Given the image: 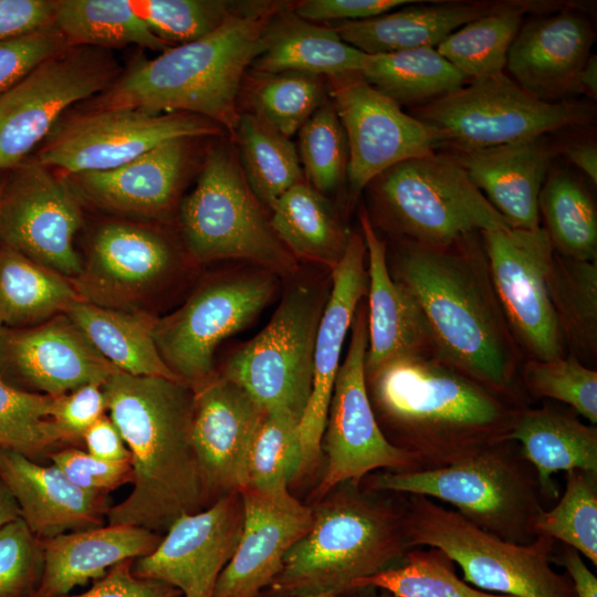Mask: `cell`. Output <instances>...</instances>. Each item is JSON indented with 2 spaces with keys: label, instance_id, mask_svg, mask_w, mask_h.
Masks as SVG:
<instances>
[{
  "label": "cell",
  "instance_id": "6da1fadb",
  "mask_svg": "<svg viewBox=\"0 0 597 597\" xmlns=\"http://www.w3.org/2000/svg\"><path fill=\"white\" fill-rule=\"evenodd\" d=\"M389 272L412 295L436 355L485 387L523 401V353L494 290L481 233L446 247L398 241Z\"/></svg>",
  "mask_w": 597,
  "mask_h": 597
},
{
  "label": "cell",
  "instance_id": "7a4b0ae2",
  "mask_svg": "<svg viewBox=\"0 0 597 597\" xmlns=\"http://www.w3.org/2000/svg\"><path fill=\"white\" fill-rule=\"evenodd\" d=\"M387 440L422 470L451 465L506 440L524 402L503 396L436 354L394 357L365 371Z\"/></svg>",
  "mask_w": 597,
  "mask_h": 597
},
{
  "label": "cell",
  "instance_id": "3957f363",
  "mask_svg": "<svg viewBox=\"0 0 597 597\" xmlns=\"http://www.w3.org/2000/svg\"><path fill=\"white\" fill-rule=\"evenodd\" d=\"M102 389L133 468V489L109 506L108 524L160 534L179 516L209 506L190 440L193 389L180 380L121 370Z\"/></svg>",
  "mask_w": 597,
  "mask_h": 597
},
{
  "label": "cell",
  "instance_id": "277c9868",
  "mask_svg": "<svg viewBox=\"0 0 597 597\" xmlns=\"http://www.w3.org/2000/svg\"><path fill=\"white\" fill-rule=\"evenodd\" d=\"M282 7L265 2L231 11L218 29L199 40L171 46L150 60L136 57L108 90L91 98L85 111L188 113L223 126L234 137L241 78L261 52L264 31Z\"/></svg>",
  "mask_w": 597,
  "mask_h": 597
},
{
  "label": "cell",
  "instance_id": "5b68a950",
  "mask_svg": "<svg viewBox=\"0 0 597 597\" xmlns=\"http://www.w3.org/2000/svg\"><path fill=\"white\" fill-rule=\"evenodd\" d=\"M308 532L287 552L280 572L260 596L348 593L411 549L405 505L345 482L314 502Z\"/></svg>",
  "mask_w": 597,
  "mask_h": 597
},
{
  "label": "cell",
  "instance_id": "8992f818",
  "mask_svg": "<svg viewBox=\"0 0 597 597\" xmlns=\"http://www.w3.org/2000/svg\"><path fill=\"white\" fill-rule=\"evenodd\" d=\"M364 490L423 495L446 502L476 526L513 543L527 544L545 510L536 472L513 440L438 469L373 472Z\"/></svg>",
  "mask_w": 597,
  "mask_h": 597
},
{
  "label": "cell",
  "instance_id": "52a82bcc",
  "mask_svg": "<svg viewBox=\"0 0 597 597\" xmlns=\"http://www.w3.org/2000/svg\"><path fill=\"white\" fill-rule=\"evenodd\" d=\"M366 188L376 220L398 241L446 247L511 228L447 153L396 164Z\"/></svg>",
  "mask_w": 597,
  "mask_h": 597
},
{
  "label": "cell",
  "instance_id": "ba28073f",
  "mask_svg": "<svg viewBox=\"0 0 597 597\" xmlns=\"http://www.w3.org/2000/svg\"><path fill=\"white\" fill-rule=\"evenodd\" d=\"M404 505L411 548L440 549L479 589L512 597H577L568 574L552 566L555 540L505 541L423 495H407Z\"/></svg>",
  "mask_w": 597,
  "mask_h": 597
},
{
  "label": "cell",
  "instance_id": "9c48e42d",
  "mask_svg": "<svg viewBox=\"0 0 597 597\" xmlns=\"http://www.w3.org/2000/svg\"><path fill=\"white\" fill-rule=\"evenodd\" d=\"M186 249L199 263L245 260L276 275H292L296 260L273 231L243 169L223 148L206 156L192 191L179 207Z\"/></svg>",
  "mask_w": 597,
  "mask_h": 597
},
{
  "label": "cell",
  "instance_id": "30bf717a",
  "mask_svg": "<svg viewBox=\"0 0 597 597\" xmlns=\"http://www.w3.org/2000/svg\"><path fill=\"white\" fill-rule=\"evenodd\" d=\"M417 106L413 117L438 135V147L469 150L591 124L589 104L540 100L503 73L471 80Z\"/></svg>",
  "mask_w": 597,
  "mask_h": 597
},
{
  "label": "cell",
  "instance_id": "8fae6325",
  "mask_svg": "<svg viewBox=\"0 0 597 597\" xmlns=\"http://www.w3.org/2000/svg\"><path fill=\"white\" fill-rule=\"evenodd\" d=\"M326 289L316 280L291 284L265 327L233 352L219 374L241 386L265 412H283L301 421L312 390Z\"/></svg>",
  "mask_w": 597,
  "mask_h": 597
},
{
  "label": "cell",
  "instance_id": "7c38bea8",
  "mask_svg": "<svg viewBox=\"0 0 597 597\" xmlns=\"http://www.w3.org/2000/svg\"><path fill=\"white\" fill-rule=\"evenodd\" d=\"M277 276L265 269L217 275L156 320V346L179 380L196 390L217 375V346L259 316L276 292Z\"/></svg>",
  "mask_w": 597,
  "mask_h": 597
},
{
  "label": "cell",
  "instance_id": "4fadbf2b",
  "mask_svg": "<svg viewBox=\"0 0 597 597\" xmlns=\"http://www.w3.org/2000/svg\"><path fill=\"white\" fill-rule=\"evenodd\" d=\"M122 69L111 51L66 46L0 95V169L27 159L73 104L108 90Z\"/></svg>",
  "mask_w": 597,
  "mask_h": 597
},
{
  "label": "cell",
  "instance_id": "5bb4252c",
  "mask_svg": "<svg viewBox=\"0 0 597 597\" xmlns=\"http://www.w3.org/2000/svg\"><path fill=\"white\" fill-rule=\"evenodd\" d=\"M350 341L339 365L322 438L325 471L312 493L323 499L342 483L359 484L368 474L385 470H422L416 457L391 444L378 426L365 378L368 346L367 305L360 302L350 326Z\"/></svg>",
  "mask_w": 597,
  "mask_h": 597
},
{
  "label": "cell",
  "instance_id": "9a60e30c",
  "mask_svg": "<svg viewBox=\"0 0 597 597\" xmlns=\"http://www.w3.org/2000/svg\"><path fill=\"white\" fill-rule=\"evenodd\" d=\"M220 133L219 125L188 113L139 108L85 111L53 128L34 157L64 175L122 166L172 139Z\"/></svg>",
  "mask_w": 597,
  "mask_h": 597
},
{
  "label": "cell",
  "instance_id": "2e32d148",
  "mask_svg": "<svg viewBox=\"0 0 597 597\" xmlns=\"http://www.w3.org/2000/svg\"><path fill=\"white\" fill-rule=\"evenodd\" d=\"M81 200L64 176L38 160L8 169L0 184V242L71 280L83 262L74 248Z\"/></svg>",
  "mask_w": 597,
  "mask_h": 597
},
{
  "label": "cell",
  "instance_id": "e0dca14e",
  "mask_svg": "<svg viewBox=\"0 0 597 597\" xmlns=\"http://www.w3.org/2000/svg\"><path fill=\"white\" fill-rule=\"evenodd\" d=\"M494 290L513 336L527 359L566 355L547 276L554 258L543 227L481 232Z\"/></svg>",
  "mask_w": 597,
  "mask_h": 597
},
{
  "label": "cell",
  "instance_id": "ac0fdd59",
  "mask_svg": "<svg viewBox=\"0 0 597 597\" xmlns=\"http://www.w3.org/2000/svg\"><path fill=\"white\" fill-rule=\"evenodd\" d=\"M170 239L155 227L128 220L100 223L86 262L73 283L84 301L127 311L163 287L180 265Z\"/></svg>",
  "mask_w": 597,
  "mask_h": 597
},
{
  "label": "cell",
  "instance_id": "d6986e66",
  "mask_svg": "<svg viewBox=\"0 0 597 597\" xmlns=\"http://www.w3.org/2000/svg\"><path fill=\"white\" fill-rule=\"evenodd\" d=\"M331 80L333 106L347 138L352 196L396 164L434 153L439 145L436 132L402 112L360 74Z\"/></svg>",
  "mask_w": 597,
  "mask_h": 597
},
{
  "label": "cell",
  "instance_id": "ffe728a7",
  "mask_svg": "<svg viewBox=\"0 0 597 597\" xmlns=\"http://www.w3.org/2000/svg\"><path fill=\"white\" fill-rule=\"evenodd\" d=\"M242 526V499L234 491L199 512L179 516L150 554L134 559L133 574L168 584L181 597H213Z\"/></svg>",
  "mask_w": 597,
  "mask_h": 597
},
{
  "label": "cell",
  "instance_id": "44dd1931",
  "mask_svg": "<svg viewBox=\"0 0 597 597\" xmlns=\"http://www.w3.org/2000/svg\"><path fill=\"white\" fill-rule=\"evenodd\" d=\"M118 370L65 315L34 326H0V377L32 392L57 397L102 385Z\"/></svg>",
  "mask_w": 597,
  "mask_h": 597
},
{
  "label": "cell",
  "instance_id": "7402d4cb",
  "mask_svg": "<svg viewBox=\"0 0 597 597\" xmlns=\"http://www.w3.org/2000/svg\"><path fill=\"white\" fill-rule=\"evenodd\" d=\"M239 492L242 532L217 580L213 597H259L313 523L312 506L295 499L289 486L243 488Z\"/></svg>",
  "mask_w": 597,
  "mask_h": 597
},
{
  "label": "cell",
  "instance_id": "603a6c76",
  "mask_svg": "<svg viewBox=\"0 0 597 597\" xmlns=\"http://www.w3.org/2000/svg\"><path fill=\"white\" fill-rule=\"evenodd\" d=\"M193 391L190 440L211 505L241 488L245 459L265 411L241 386L218 374Z\"/></svg>",
  "mask_w": 597,
  "mask_h": 597
},
{
  "label": "cell",
  "instance_id": "cb8c5ba5",
  "mask_svg": "<svg viewBox=\"0 0 597 597\" xmlns=\"http://www.w3.org/2000/svg\"><path fill=\"white\" fill-rule=\"evenodd\" d=\"M365 258L363 235L350 232L345 252L332 270V286L315 337L312 390L300 421L303 472L313 469L322 454V438L343 345L357 306L367 293Z\"/></svg>",
  "mask_w": 597,
  "mask_h": 597
},
{
  "label": "cell",
  "instance_id": "d4e9b609",
  "mask_svg": "<svg viewBox=\"0 0 597 597\" xmlns=\"http://www.w3.org/2000/svg\"><path fill=\"white\" fill-rule=\"evenodd\" d=\"M595 31L578 6L523 23L506 57L511 78L533 96L553 102L577 93Z\"/></svg>",
  "mask_w": 597,
  "mask_h": 597
},
{
  "label": "cell",
  "instance_id": "484cf974",
  "mask_svg": "<svg viewBox=\"0 0 597 597\" xmlns=\"http://www.w3.org/2000/svg\"><path fill=\"white\" fill-rule=\"evenodd\" d=\"M188 140H168L113 169L62 175L81 201L112 213L161 218L177 198L188 161Z\"/></svg>",
  "mask_w": 597,
  "mask_h": 597
},
{
  "label": "cell",
  "instance_id": "4316f807",
  "mask_svg": "<svg viewBox=\"0 0 597 597\" xmlns=\"http://www.w3.org/2000/svg\"><path fill=\"white\" fill-rule=\"evenodd\" d=\"M447 154L511 228L541 227L538 196L556 154L546 135Z\"/></svg>",
  "mask_w": 597,
  "mask_h": 597
},
{
  "label": "cell",
  "instance_id": "83f0119b",
  "mask_svg": "<svg viewBox=\"0 0 597 597\" xmlns=\"http://www.w3.org/2000/svg\"><path fill=\"white\" fill-rule=\"evenodd\" d=\"M0 480L15 500L20 517L40 541L105 525L107 495L78 488L54 464L41 465L0 449Z\"/></svg>",
  "mask_w": 597,
  "mask_h": 597
},
{
  "label": "cell",
  "instance_id": "f1b7e54d",
  "mask_svg": "<svg viewBox=\"0 0 597 597\" xmlns=\"http://www.w3.org/2000/svg\"><path fill=\"white\" fill-rule=\"evenodd\" d=\"M359 222L368 259L365 371L397 356L436 354L425 316L412 295L391 276L386 242L365 210L360 211Z\"/></svg>",
  "mask_w": 597,
  "mask_h": 597
},
{
  "label": "cell",
  "instance_id": "f546056e",
  "mask_svg": "<svg viewBox=\"0 0 597 597\" xmlns=\"http://www.w3.org/2000/svg\"><path fill=\"white\" fill-rule=\"evenodd\" d=\"M161 535L139 526L107 524L41 542L43 570L32 597H61L113 566L150 554Z\"/></svg>",
  "mask_w": 597,
  "mask_h": 597
},
{
  "label": "cell",
  "instance_id": "4dcf8cb0",
  "mask_svg": "<svg viewBox=\"0 0 597 597\" xmlns=\"http://www.w3.org/2000/svg\"><path fill=\"white\" fill-rule=\"evenodd\" d=\"M378 17L331 25L347 44L366 54L436 48L464 24L494 13L510 1H422Z\"/></svg>",
  "mask_w": 597,
  "mask_h": 597
},
{
  "label": "cell",
  "instance_id": "1f68e13d",
  "mask_svg": "<svg viewBox=\"0 0 597 597\" xmlns=\"http://www.w3.org/2000/svg\"><path fill=\"white\" fill-rule=\"evenodd\" d=\"M534 468L542 499L553 501L558 489L553 474L580 469L597 473V428L580 421L576 412L555 407H524L510 433Z\"/></svg>",
  "mask_w": 597,
  "mask_h": 597
},
{
  "label": "cell",
  "instance_id": "d6a6232c",
  "mask_svg": "<svg viewBox=\"0 0 597 597\" xmlns=\"http://www.w3.org/2000/svg\"><path fill=\"white\" fill-rule=\"evenodd\" d=\"M367 55L344 42L331 25L281 9L268 24L251 66L264 75L294 71L338 78L360 74Z\"/></svg>",
  "mask_w": 597,
  "mask_h": 597
},
{
  "label": "cell",
  "instance_id": "836d02e7",
  "mask_svg": "<svg viewBox=\"0 0 597 597\" xmlns=\"http://www.w3.org/2000/svg\"><path fill=\"white\" fill-rule=\"evenodd\" d=\"M64 314L118 370L134 376L179 380L156 346L157 317L142 310L104 307L84 300L74 303Z\"/></svg>",
  "mask_w": 597,
  "mask_h": 597
},
{
  "label": "cell",
  "instance_id": "e575fe53",
  "mask_svg": "<svg viewBox=\"0 0 597 597\" xmlns=\"http://www.w3.org/2000/svg\"><path fill=\"white\" fill-rule=\"evenodd\" d=\"M82 300L71 279L0 242V326H34Z\"/></svg>",
  "mask_w": 597,
  "mask_h": 597
},
{
  "label": "cell",
  "instance_id": "d590c367",
  "mask_svg": "<svg viewBox=\"0 0 597 597\" xmlns=\"http://www.w3.org/2000/svg\"><path fill=\"white\" fill-rule=\"evenodd\" d=\"M274 233L296 260L331 271L342 259L348 237L323 193L304 181L285 191L271 207Z\"/></svg>",
  "mask_w": 597,
  "mask_h": 597
},
{
  "label": "cell",
  "instance_id": "8d00e7d4",
  "mask_svg": "<svg viewBox=\"0 0 597 597\" xmlns=\"http://www.w3.org/2000/svg\"><path fill=\"white\" fill-rule=\"evenodd\" d=\"M574 4L512 0L509 7L459 28L436 49L467 81L500 74L525 13H552Z\"/></svg>",
  "mask_w": 597,
  "mask_h": 597
},
{
  "label": "cell",
  "instance_id": "74e56055",
  "mask_svg": "<svg viewBox=\"0 0 597 597\" xmlns=\"http://www.w3.org/2000/svg\"><path fill=\"white\" fill-rule=\"evenodd\" d=\"M360 76L398 105L418 106L468 82L436 48L368 54Z\"/></svg>",
  "mask_w": 597,
  "mask_h": 597
},
{
  "label": "cell",
  "instance_id": "f35d334b",
  "mask_svg": "<svg viewBox=\"0 0 597 597\" xmlns=\"http://www.w3.org/2000/svg\"><path fill=\"white\" fill-rule=\"evenodd\" d=\"M547 289L568 354L591 365L597 357V261L554 253Z\"/></svg>",
  "mask_w": 597,
  "mask_h": 597
},
{
  "label": "cell",
  "instance_id": "ab89813d",
  "mask_svg": "<svg viewBox=\"0 0 597 597\" xmlns=\"http://www.w3.org/2000/svg\"><path fill=\"white\" fill-rule=\"evenodd\" d=\"M53 24L67 46L111 51L134 44L161 52L171 48L150 31L129 0H59Z\"/></svg>",
  "mask_w": 597,
  "mask_h": 597
},
{
  "label": "cell",
  "instance_id": "60d3db41",
  "mask_svg": "<svg viewBox=\"0 0 597 597\" xmlns=\"http://www.w3.org/2000/svg\"><path fill=\"white\" fill-rule=\"evenodd\" d=\"M538 212L556 254L580 261H597V212L584 186L565 172L547 176Z\"/></svg>",
  "mask_w": 597,
  "mask_h": 597
},
{
  "label": "cell",
  "instance_id": "b9f144b4",
  "mask_svg": "<svg viewBox=\"0 0 597 597\" xmlns=\"http://www.w3.org/2000/svg\"><path fill=\"white\" fill-rule=\"evenodd\" d=\"M243 172L256 198L270 209L291 187L303 181L296 149L255 114L240 115L235 135Z\"/></svg>",
  "mask_w": 597,
  "mask_h": 597
},
{
  "label": "cell",
  "instance_id": "7bdbcfd3",
  "mask_svg": "<svg viewBox=\"0 0 597 597\" xmlns=\"http://www.w3.org/2000/svg\"><path fill=\"white\" fill-rule=\"evenodd\" d=\"M377 588L396 597H512L473 588L455 574L454 563L440 549L413 547L398 567L355 580L348 593Z\"/></svg>",
  "mask_w": 597,
  "mask_h": 597
},
{
  "label": "cell",
  "instance_id": "ee69618b",
  "mask_svg": "<svg viewBox=\"0 0 597 597\" xmlns=\"http://www.w3.org/2000/svg\"><path fill=\"white\" fill-rule=\"evenodd\" d=\"M301 473L300 420L283 412H265L251 442L240 489L289 486Z\"/></svg>",
  "mask_w": 597,
  "mask_h": 597
},
{
  "label": "cell",
  "instance_id": "f6af8a7d",
  "mask_svg": "<svg viewBox=\"0 0 597 597\" xmlns=\"http://www.w3.org/2000/svg\"><path fill=\"white\" fill-rule=\"evenodd\" d=\"M559 501L536 519L535 535L561 541L597 565V473L573 469L566 472Z\"/></svg>",
  "mask_w": 597,
  "mask_h": 597
},
{
  "label": "cell",
  "instance_id": "bcb514c9",
  "mask_svg": "<svg viewBox=\"0 0 597 597\" xmlns=\"http://www.w3.org/2000/svg\"><path fill=\"white\" fill-rule=\"evenodd\" d=\"M53 399L17 388L0 377V449L33 460L66 442L50 418Z\"/></svg>",
  "mask_w": 597,
  "mask_h": 597
},
{
  "label": "cell",
  "instance_id": "7dc6e473",
  "mask_svg": "<svg viewBox=\"0 0 597 597\" xmlns=\"http://www.w3.org/2000/svg\"><path fill=\"white\" fill-rule=\"evenodd\" d=\"M520 375L530 396L563 402L590 425L597 423V371L573 355L548 360L527 359Z\"/></svg>",
  "mask_w": 597,
  "mask_h": 597
},
{
  "label": "cell",
  "instance_id": "c3c4849f",
  "mask_svg": "<svg viewBox=\"0 0 597 597\" xmlns=\"http://www.w3.org/2000/svg\"><path fill=\"white\" fill-rule=\"evenodd\" d=\"M321 76L302 72L268 75L253 92L255 115L290 138L320 107Z\"/></svg>",
  "mask_w": 597,
  "mask_h": 597
},
{
  "label": "cell",
  "instance_id": "681fc988",
  "mask_svg": "<svg viewBox=\"0 0 597 597\" xmlns=\"http://www.w3.org/2000/svg\"><path fill=\"white\" fill-rule=\"evenodd\" d=\"M136 14L169 46L199 40L218 29L231 13L220 0H129Z\"/></svg>",
  "mask_w": 597,
  "mask_h": 597
},
{
  "label": "cell",
  "instance_id": "f907efd6",
  "mask_svg": "<svg viewBox=\"0 0 597 597\" xmlns=\"http://www.w3.org/2000/svg\"><path fill=\"white\" fill-rule=\"evenodd\" d=\"M300 151L313 188L323 193L339 185L347 172L348 145L332 104L321 105L301 127Z\"/></svg>",
  "mask_w": 597,
  "mask_h": 597
},
{
  "label": "cell",
  "instance_id": "816d5d0a",
  "mask_svg": "<svg viewBox=\"0 0 597 597\" xmlns=\"http://www.w3.org/2000/svg\"><path fill=\"white\" fill-rule=\"evenodd\" d=\"M43 570L41 542L18 517L0 528V597H32Z\"/></svg>",
  "mask_w": 597,
  "mask_h": 597
},
{
  "label": "cell",
  "instance_id": "f5cc1de1",
  "mask_svg": "<svg viewBox=\"0 0 597 597\" xmlns=\"http://www.w3.org/2000/svg\"><path fill=\"white\" fill-rule=\"evenodd\" d=\"M66 46V41L53 23L25 34L0 40V95L43 60Z\"/></svg>",
  "mask_w": 597,
  "mask_h": 597
},
{
  "label": "cell",
  "instance_id": "db71d44e",
  "mask_svg": "<svg viewBox=\"0 0 597 597\" xmlns=\"http://www.w3.org/2000/svg\"><path fill=\"white\" fill-rule=\"evenodd\" d=\"M49 455L75 485L91 493L107 495L133 481L130 461H104L78 449L54 451Z\"/></svg>",
  "mask_w": 597,
  "mask_h": 597
},
{
  "label": "cell",
  "instance_id": "11a10c76",
  "mask_svg": "<svg viewBox=\"0 0 597 597\" xmlns=\"http://www.w3.org/2000/svg\"><path fill=\"white\" fill-rule=\"evenodd\" d=\"M106 410L102 385L87 384L54 397L50 418L66 442H75Z\"/></svg>",
  "mask_w": 597,
  "mask_h": 597
},
{
  "label": "cell",
  "instance_id": "9f6ffc18",
  "mask_svg": "<svg viewBox=\"0 0 597 597\" xmlns=\"http://www.w3.org/2000/svg\"><path fill=\"white\" fill-rule=\"evenodd\" d=\"M134 559H127L109 568L94 585L78 595L61 597H181L175 587L133 574Z\"/></svg>",
  "mask_w": 597,
  "mask_h": 597
},
{
  "label": "cell",
  "instance_id": "6f0895ef",
  "mask_svg": "<svg viewBox=\"0 0 597 597\" xmlns=\"http://www.w3.org/2000/svg\"><path fill=\"white\" fill-rule=\"evenodd\" d=\"M415 0H306L293 7V12L307 21H357L378 17Z\"/></svg>",
  "mask_w": 597,
  "mask_h": 597
},
{
  "label": "cell",
  "instance_id": "680465c9",
  "mask_svg": "<svg viewBox=\"0 0 597 597\" xmlns=\"http://www.w3.org/2000/svg\"><path fill=\"white\" fill-rule=\"evenodd\" d=\"M59 0H0V40L53 23Z\"/></svg>",
  "mask_w": 597,
  "mask_h": 597
},
{
  "label": "cell",
  "instance_id": "91938a15",
  "mask_svg": "<svg viewBox=\"0 0 597 597\" xmlns=\"http://www.w3.org/2000/svg\"><path fill=\"white\" fill-rule=\"evenodd\" d=\"M86 452L109 462L130 461L126 443L112 419L101 417L83 434Z\"/></svg>",
  "mask_w": 597,
  "mask_h": 597
},
{
  "label": "cell",
  "instance_id": "94428289",
  "mask_svg": "<svg viewBox=\"0 0 597 597\" xmlns=\"http://www.w3.org/2000/svg\"><path fill=\"white\" fill-rule=\"evenodd\" d=\"M553 562H558L566 569L577 597H597V578L576 549L565 545Z\"/></svg>",
  "mask_w": 597,
  "mask_h": 597
},
{
  "label": "cell",
  "instance_id": "6125c7cd",
  "mask_svg": "<svg viewBox=\"0 0 597 597\" xmlns=\"http://www.w3.org/2000/svg\"><path fill=\"white\" fill-rule=\"evenodd\" d=\"M565 156L580 169L590 181L597 184V147L594 143H575L566 147Z\"/></svg>",
  "mask_w": 597,
  "mask_h": 597
},
{
  "label": "cell",
  "instance_id": "be15d7a7",
  "mask_svg": "<svg viewBox=\"0 0 597 597\" xmlns=\"http://www.w3.org/2000/svg\"><path fill=\"white\" fill-rule=\"evenodd\" d=\"M577 93L587 94L596 100L597 96V57L590 55L586 61L577 81Z\"/></svg>",
  "mask_w": 597,
  "mask_h": 597
},
{
  "label": "cell",
  "instance_id": "e7e4bbea",
  "mask_svg": "<svg viewBox=\"0 0 597 597\" xmlns=\"http://www.w3.org/2000/svg\"><path fill=\"white\" fill-rule=\"evenodd\" d=\"M20 517V510L10 491L0 480V528Z\"/></svg>",
  "mask_w": 597,
  "mask_h": 597
},
{
  "label": "cell",
  "instance_id": "03108f58",
  "mask_svg": "<svg viewBox=\"0 0 597 597\" xmlns=\"http://www.w3.org/2000/svg\"><path fill=\"white\" fill-rule=\"evenodd\" d=\"M283 597H342V596L336 593H322V594L283 596Z\"/></svg>",
  "mask_w": 597,
  "mask_h": 597
},
{
  "label": "cell",
  "instance_id": "003e7915",
  "mask_svg": "<svg viewBox=\"0 0 597 597\" xmlns=\"http://www.w3.org/2000/svg\"><path fill=\"white\" fill-rule=\"evenodd\" d=\"M367 597H396V596H394L392 594H390L388 591L380 590L379 594H375V595L367 596Z\"/></svg>",
  "mask_w": 597,
  "mask_h": 597
}]
</instances>
